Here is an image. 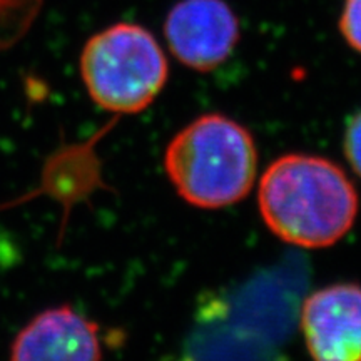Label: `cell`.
Returning <instances> with one entry per match:
<instances>
[{
	"label": "cell",
	"mask_w": 361,
	"mask_h": 361,
	"mask_svg": "<svg viewBox=\"0 0 361 361\" xmlns=\"http://www.w3.org/2000/svg\"><path fill=\"white\" fill-rule=\"evenodd\" d=\"M283 341L255 322L211 324L189 336L176 361H284Z\"/></svg>",
	"instance_id": "obj_7"
},
{
	"label": "cell",
	"mask_w": 361,
	"mask_h": 361,
	"mask_svg": "<svg viewBox=\"0 0 361 361\" xmlns=\"http://www.w3.org/2000/svg\"><path fill=\"white\" fill-rule=\"evenodd\" d=\"M340 32L346 44L361 54V0H345L340 17Z\"/></svg>",
	"instance_id": "obj_8"
},
{
	"label": "cell",
	"mask_w": 361,
	"mask_h": 361,
	"mask_svg": "<svg viewBox=\"0 0 361 361\" xmlns=\"http://www.w3.org/2000/svg\"><path fill=\"white\" fill-rule=\"evenodd\" d=\"M343 152L351 169L361 178V111L350 117L343 135Z\"/></svg>",
	"instance_id": "obj_9"
},
{
	"label": "cell",
	"mask_w": 361,
	"mask_h": 361,
	"mask_svg": "<svg viewBox=\"0 0 361 361\" xmlns=\"http://www.w3.org/2000/svg\"><path fill=\"white\" fill-rule=\"evenodd\" d=\"M258 207L264 224L281 241L322 250L351 231L360 196L336 162L291 152L274 159L261 176Z\"/></svg>",
	"instance_id": "obj_1"
},
{
	"label": "cell",
	"mask_w": 361,
	"mask_h": 361,
	"mask_svg": "<svg viewBox=\"0 0 361 361\" xmlns=\"http://www.w3.org/2000/svg\"><path fill=\"white\" fill-rule=\"evenodd\" d=\"M164 37L180 64L209 72L238 45L239 20L224 0H179L164 20Z\"/></svg>",
	"instance_id": "obj_4"
},
{
	"label": "cell",
	"mask_w": 361,
	"mask_h": 361,
	"mask_svg": "<svg viewBox=\"0 0 361 361\" xmlns=\"http://www.w3.org/2000/svg\"><path fill=\"white\" fill-rule=\"evenodd\" d=\"M90 101L112 114L146 111L169 75V64L157 39L139 24L121 22L92 35L79 61Z\"/></svg>",
	"instance_id": "obj_3"
},
{
	"label": "cell",
	"mask_w": 361,
	"mask_h": 361,
	"mask_svg": "<svg viewBox=\"0 0 361 361\" xmlns=\"http://www.w3.org/2000/svg\"><path fill=\"white\" fill-rule=\"evenodd\" d=\"M99 324L69 305L40 311L17 333L11 361H101Z\"/></svg>",
	"instance_id": "obj_6"
},
{
	"label": "cell",
	"mask_w": 361,
	"mask_h": 361,
	"mask_svg": "<svg viewBox=\"0 0 361 361\" xmlns=\"http://www.w3.org/2000/svg\"><path fill=\"white\" fill-rule=\"evenodd\" d=\"M162 164L180 200L200 209H221L251 192L258 147L250 129L233 117L209 112L174 134Z\"/></svg>",
	"instance_id": "obj_2"
},
{
	"label": "cell",
	"mask_w": 361,
	"mask_h": 361,
	"mask_svg": "<svg viewBox=\"0 0 361 361\" xmlns=\"http://www.w3.org/2000/svg\"><path fill=\"white\" fill-rule=\"evenodd\" d=\"M300 329L313 361H361V284L311 293L301 305Z\"/></svg>",
	"instance_id": "obj_5"
}]
</instances>
